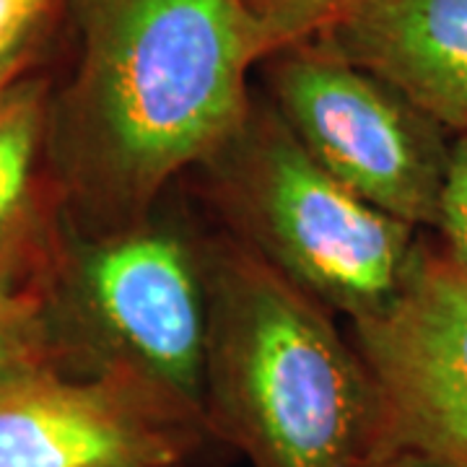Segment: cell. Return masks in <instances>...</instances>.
Wrapping results in <instances>:
<instances>
[{"label":"cell","instance_id":"cell-10","mask_svg":"<svg viewBox=\"0 0 467 467\" xmlns=\"http://www.w3.org/2000/svg\"><path fill=\"white\" fill-rule=\"evenodd\" d=\"M34 364H63L50 294L0 285V377Z\"/></svg>","mask_w":467,"mask_h":467},{"label":"cell","instance_id":"cell-3","mask_svg":"<svg viewBox=\"0 0 467 467\" xmlns=\"http://www.w3.org/2000/svg\"><path fill=\"white\" fill-rule=\"evenodd\" d=\"M192 174L221 232L350 325L395 301L426 236L337 182L265 97Z\"/></svg>","mask_w":467,"mask_h":467},{"label":"cell","instance_id":"cell-4","mask_svg":"<svg viewBox=\"0 0 467 467\" xmlns=\"http://www.w3.org/2000/svg\"><path fill=\"white\" fill-rule=\"evenodd\" d=\"M66 367L112 371L205 418L208 234L164 213L66 236L50 285Z\"/></svg>","mask_w":467,"mask_h":467},{"label":"cell","instance_id":"cell-5","mask_svg":"<svg viewBox=\"0 0 467 467\" xmlns=\"http://www.w3.org/2000/svg\"><path fill=\"white\" fill-rule=\"evenodd\" d=\"M265 63V99L309 156L361 201L434 232L454 138L317 39Z\"/></svg>","mask_w":467,"mask_h":467},{"label":"cell","instance_id":"cell-8","mask_svg":"<svg viewBox=\"0 0 467 467\" xmlns=\"http://www.w3.org/2000/svg\"><path fill=\"white\" fill-rule=\"evenodd\" d=\"M315 39L467 135V0H356Z\"/></svg>","mask_w":467,"mask_h":467},{"label":"cell","instance_id":"cell-1","mask_svg":"<svg viewBox=\"0 0 467 467\" xmlns=\"http://www.w3.org/2000/svg\"><path fill=\"white\" fill-rule=\"evenodd\" d=\"M78 66L50 153L88 232L150 216L239 128L267 52L239 0H67Z\"/></svg>","mask_w":467,"mask_h":467},{"label":"cell","instance_id":"cell-13","mask_svg":"<svg viewBox=\"0 0 467 467\" xmlns=\"http://www.w3.org/2000/svg\"><path fill=\"white\" fill-rule=\"evenodd\" d=\"M60 0H0V60L47 34Z\"/></svg>","mask_w":467,"mask_h":467},{"label":"cell","instance_id":"cell-12","mask_svg":"<svg viewBox=\"0 0 467 467\" xmlns=\"http://www.w3.org/2000/svg\"><path fill=\"white\" fill-rule=\"evenodd\" d=\"M434 232L439 244L467 275V135L451 140L450 169Z\"/></svg>","mask_w":467,"mask_h":467},{"label":"cell","instance_id":"cell-9","mask_svg":"<svg viewBox=\"0 0 467 467\" xmlns=\"http://www.w3.org/2000/svg\"><path fill=\"white\" fill-rule=\"evenodd\" d=\"M52 84L26 70L0 94V285L50 294L66 247L52 167Z\"/></svg>","mask_w":467,"mask_h":467},{"label":"cell","instance_id":"cell-11","mask_svg":"<svg viewBox=\"0 0 467 467\" xmlns=\"http://www.w3.org/2000/svg\"><path fill=\"white\" fill-rule=\"evenodd\" d=\"M257 26L267 57L309 42L348 11L356 0H239ZM265 57V60H267Z\"/></svg>","mask_w":467,"mask_h":467},{"label":"cell","instance_id":"cell-15","mask_svg":"<svg viewBox=\"0 0 467 467\" xmlns=\"http://www.w3.org/2000/svg\"><path fill=\"white\" fill-rule=\"evenodd\" d=\"M371 467H441V465H436L434 460H429V457H423V454H416V451L395 450V451H389L387 457H382L377 465H371Z\"/></svg>","mask_w":467,"mask_h":467},{"label":"cell","instance_id":"cell-7","mask_svg":"<svg viewBox=\"0 0 467 467\" xmlns=\"http://www.w3.org/2000/svg\"><path fill=\"white\" fill-rule=\"evenodd\" d=\"M382 392L395 450L467 467V275L423 236L402 291L350 325Z\"/></svg>","mask_w":467,"mask_h":467},{"label":"cell","instance_id":"cell-2","mask_svg":"<svg viewBox=\"0 0 467 467\" xmlns=\"http://www.w3.org/2000/svg\"><path fill=\"white\" fill-rule=\"evenodd\" d=\"M208 434L250 467H371L395 451L382 392L337 315L226 232L208 234Z\"/></svg>","mask_w":467,"mask_h":467},{"label":"cell","instance_id":"cell-6","mask_svg":"<svg viewBox=\"0 0 467 467\" xmlns=\"http://www.w3.org/2000/svg\"><path fill=\"white\" fill-rule=\"evenodd\" d=\"M205 418L149 384L63 364L0 377V467H184Z\"/></svg>","mask_w":467,"mask_h":467},{"label":"cell","instance_id":"cell-14","mask_svg":"<svg viewBox=\"0 0 467 467\" xmlns=\"http://www.w3.org/2000/svg\"><path fill=\"white\" fill-rule=\"evenodd\" d=\"M42 42H45V34L36 36L26 47H21L14 55H8V57L0 60V94L14 84L18 76H24L26 70H32L36 57H39V50H42Z\"/></svg>","mask_w":467,"mask_h":467}]
</instances>
